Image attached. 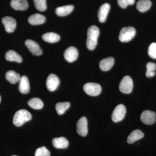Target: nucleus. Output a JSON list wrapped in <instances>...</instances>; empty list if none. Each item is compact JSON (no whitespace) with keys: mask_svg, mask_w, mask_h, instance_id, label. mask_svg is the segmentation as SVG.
<instances>
[{"mask_svg":"<svg viewBox=\"0 0 156 156\" xmlns=\"http://www.w3.org/2000/svg\"><path fill=\"white\" fill-rule=\"evenodd\" d=\"M136 34V30L134 27H124L120 31L119 39L122 42H129L133 39Z\"/></svg>","mask_w":156,"mask_h":156,"instance_id":"obj_3","label":"nucleus"},{"mask_svg":"<svg viewBox=\"0 0 156 156\" xmlns=\"http://www.w3.org/2000/svg\"><path fill=\"white\" fill-rule=\"evenodd\" d=\"M27 46L31 53L36 56H40L43 52L40 46L34 41L31 40H27L25 42Z\"/></svg>","mask_w":156,"mask_h":156,"instance_id":"obj_12","label":"nucleus"},{"mask_svg":"<svg viewBox=\"0 0 156 156\" xmlns=\"http://www.w3.org/2000/svg\"><path fill=\"white\" fill-rule=\"evenodd\" d=\"M32 119L30 113L25 109H21L16 112L13 117V124L17 127L22 126Z\"/></svg>","mask_w":156,"mask_h":156,"instance_id":"obj_2","label":"nucleus"},{"mask_svg":"<svg viewBox=\"0 0 156 156\" xmlns=\"http://www.w3.org/2000/svg\"><path fill=\"white\" fill-rule=\"evenodd\" d=\"M70 104L69 102H58L56 104V109L58 115L63 114L69 108Z\"/></svg>","mask_w":156,"mask_h":156,"instance_id":"obj_26","label":"nucleus"},{"mask_svg":"<svg viewBox=\"0 0 156 156\" xmlns=\"http://www.w3.org/2000/svg\"><path fill=\"white\" fill-rule=\"evenodd\" d=\"M59 83L60 81L58 76L54 74H51L48 76L46 81L47 89L50 92H53L58 88Z\"/></svg>","mask_w":156,"mask_h":156,"instance_id":"obj_7","label":"nucleus"},{"mask_svg":"<svg viewBox=\"0 0 156 156\" xmlns=\"http://www.w3.org/2000/svg\"><path fill=\"white\" fill-rule=\"evenodd\" d=\"M99 34L100 31L99 29L96 26H92L88 29L87 46L89 50H93L96 48Z\"/></svg>","mask_w":156,"mask_h":156,"instance_id":"obj_1","label":"nucleus"},{"mask_svg":"<svg viewBox=\"0 0 156 156\" xmlns=\"http://www.w3.org/2000/svg\"><path fill=\"white\" fill-rule=\"evenodd\" d=\"M147 77L151 78L155 75V70L156 69V64L152 62H148L147 64Z\"/></svg>","mask_w":156,"mask_h":156,"instance_id":"obj_27","label":"nucleus"},{"mask_svg":"<svg viewBox=\"0 0 156 156\" xmlns=\"http://www.w3.org/2000/svg\"><path fill=\"white\" fill-rule=\"evenodd\" d=\"M11 5L15 10L24 11L28 8V3L27 0H12Z\"/></svg>","mask_w":156,"mask_h":156,"instance_id":"obj_15","label":"nucleus"},{"mask_svg":"<svg viewBox=\"0 0 156 156\" xmlns=\"http://www.w3.org/2000/svg\"><path fill=\"white\" fill-rule=\"evenodd\" d=\"M126 109L122 104L118 105L115 108L112 115V120L115 122H121L126 116Z\"/></svg>","mask_w":156,"mask_h":156,"instance_id":"obj_6","label":"nucleus"},{"mask_svg":"<svg viewBox=\"0 0 156 156\" xmlns=\"http://www.w3.org/2000/svg\"><path fill=\"white\" fill-rule=\"evenodd\" d=\"M77 132L81 136H85L88 134V122L87 118L83 117L78 121L76 124Z\"/></svg>","mask_w":156,"mask_h":156,"instance_id":"obj_9","label":"nucleus"},{"mask_svg":"<svg viewBox=\"0 0 156 156\" xmlns=\"http://www.w3.org/2000/svg\"><path fill=\"white\" fill-rule=\"evenodd\" d=\"M6 60L10 62L20 63L22 62V58L17 52L14 50H10L8 51L5 54Z\"/></svg>","mask_w":156,"mask_h":156,"instance_id":"obj_21","label":"nucleus"},{"mask_svg":"<svg viewBox=\"0 0 156 156\" xmlns=\"http://www.w3.org/2000/svg\"><path fill=\"white\" fill-rule=\"evenodd\" d=\"M148 53L151 58L156 59V43H153L149 47Z\"/></svg>","mask_w":156,"mask_h":156,"instance_id":"obj_30","label":"nucleus"},{"mask_svg":"<svg viewBox=\"0 0 156 156\" xmlns=\"http://www.w3.org/2000/svg\"><path fill=\"white\" fill-rule=\"evenodd\" d=\"M83 89L87 94L92 96L99 95L101 91L100 85L96 83H87L84 85Z\"/></svg>","mask_w":156,"mask_h":156,"instance_id":"obj_5","label":"nucleus"},{"mask_svg":"<svg viewBox=\"0 0 156 156\" xmlns=\"http://www.w3.org/2000/svg\"><path fill=\"white\" fill-rule=\"evenodd\" d=\"M2 22L6 31L9 33L13 32L16 29L17 23L13 17L9 16L4 17L2 20Z\"/></svg>","mask_w":156,"mask_h":156,"instance_id":"obj_10","label":"nucleus"},{"mask_svg":"<svg viewBox=\"0 0 156 156\" xmlns=\"http://www.w3.org/2000/svg\"><path fill=\"white\" fill-rule=\"evenodd\" d=\"M46 17L42 14H35L29 17L28 22L33 25H40L46 21Z\"/></svg>","mask_w":156,"mask_h":156,"instance_id":"obj_16","label":"nucleus"},{"mask_svg":"<svg viewBox=\"0 0 156 156\" xmlns=\"http://www.w3.org/2000/svg\"><path fill=\"white\" fill-rule=\"evenodd\" d=\"M133 82L129 76H125L119 84V89L121 92L125 94L131 93L133 90Z\"/></svg>","mask_w":156,"mask_h":156,"instance_id":"obj_4","label":"nucleus"},{"mask_svg":"<svg viewBox=\"0 0 156 156\" xmlns=\"http://www.w3.org/2000/svg\"><path fill=\"white\" fill-rule=\"evenodd\" d=\"M42 39L48 43H54L58 42L60 40V37L58 34L55 33L49 32L43 34Z\"/></svg>","mask_w":156,"mask_h":156,"instance_id":"obj_22","label":"nucleus"},{"mask_svg":"<svg viewBox=\"0 0 156 156\" xmlns=\"http://www.w3.org/2000/svg\"><path fill=\"white\" fill-rule=\"evenodd\" d=\"M135 0H128V5H133L135 3Z\"/></svg>","mask_w":156,"mask_h":156,"instance_id":"obj_32","label":"nucleus"},{"mask_svg":"<svg viewBox=\"0 0 156 156\" xmlns=\"http://www.w3.org/2000/svg\"><path fill=\"white\" fill-rule=\"evenodd\" d=\"M1 99H2V98H1V95H0V103H1Z\"/></svg>","mask_w":156,"mask_h":156,"instance_id":"obj_33","label":"nucleus"},{"mask_svg":"<svg viewBox=\"0 0 156 156\" xmlns=\"http://www.w3.org/2000/svg\"><path fill=\"white\" fill-rule=\"evenodd\" d=\"M144 136V134L139 129L134 130L132 131L131 134H129L128 136V140L127 142L128 144H131L134 143L137 140H139L143 138Z\"/></svg>","mask_w":156,"mask_h":156,"instance_id":"obj_18","label":"nucleus"},{"mask_svg":"<svg viewBox=\"0 0 156 156\" xmlns=\"http://www.w3.org/2000/svg\"><path fill=\"white\" fill-rule=\"evenodd\" d=\"M28 104L29 106L34 109H41L44 107L43 101L38 98H34L29 100Z\"/></svg>","mask_w":156,"mask_h":156,"instance_id":"obj_25","label":"nucleus"},{"mask_svg":"<svg viewBox=\"0 0 156 156\" xmlns=\"http://www.w3.org/2000/svg\"><path fill=\"white\" fill-rule=\"evenodd\" d=\"M79 55L77 49L74 47L67 48L64 53V58L68 62H72L76 60Z\"/></svg>","mask_w":156,"mask_h":156,"instance_id":"obj_11","label":"nucleus"},{"mask_svg":"<svg viewBox=\"0 0 156 156\" xmlns=\"http://www.w3.org/2000/svg\"><path fill=\"white\" fill-rule=\"evenodd\" d=\"M117 1H118V5L122 9H126L129 5L128 0H117Z\"/></svg>","mask_w":156,"mask_h":156,"instance_id":"obj_31","label":"nucleus"},{"mask_svg":"<svg viewBox=\"0 0 156 156\" xmlns=\"http://www.w3.org/2000/svg\"><path fill=\"white\" fill-rule=\"evenodd\" d=\"M140 119L142 122L146 125H153L156 122V113L154 112L151 111H144L141 114Z\"/></svg>","mask_w":156,"mask_h":156,"instance_id":"obj_8","label":"nucleus"},{"mask_svg":"<svg viewBox=\"0 0 156 156\" xmlns=\"http://www.w3.org/2000/svg\"><path fill=\"white\" fill-rule=\"evenodd\" d=\"M16 156V155H13V156Z\"/></svg>","mask_w":156,"mask_h":156,"instance_id":"obj_34","label":"nucleus"},{"mask_svg":"<svg viewBox=\"0 0 156 156\" xmlns=\"http://www.w3.org/2000/svg\"><path fill=\"white\" fill-rule=\"evenodd\" d=\"M52 143L53 146L57 149L66 148L68 147L69 144L67 139L62 136L54 138Z\"/></svg>","mask_w":156,"mask_h":156,"instance_id":"obj_19","label":"nucleus"},{"mask_svg":"<svg viewBox=\"0 0 156 156\" xmlns=\"http://www.w3.org/2000/svg\"><path fill=\"white\" fill-rule=\"evenodd\" d=\"M114 58L112 57L104 58L99 63L100 69L103 71H107L112 68L114 64Z\"/></svg>","mask_w":156,"mask_h":156,"instance_id":"obj_17","label":"nucleus"},{"mask_svg":"<svg viewBox=\"0 0 156 156\" xmlns=\"http://www.w3.org/2000/svg\"><path fill=\"white\" fill-rule=\"evenodd\" d=\"M151 5L150 0H139L136 4V8L140 12H144L150 9Z\"/></svg>","mask_w":156,"mask_h":156,"instance_id":"obj_24","label":"nucleus"},{"mask_svg":"<svg viewBox=\"0 0 156 156\" xmlns=\"http://www.w3.org/2000/svg\"><path fill=\"white\" fill-rule=\"evenodd\" d=\"M19 90L22 94H27L30 90L29 81L26 76L21 77L19 81Z\"/></svg>","mask_w":156,"mask_h":156,"instance_id":"obj_14","label":"nucleus"},{"mask_svg":"<svg viewBox=\"0 0 156 156\" xmlns=\"http://www.w3.org/2000/svg\"><path fill=\"white\" fill-rule=\"evenodd\" d=\"M110 9V5L108 3H105L101 6L98 14V20L100 22H105Z\"/></svg>","mask_w":156,"mask_h":156,"instance_id":"obj_13","label":"nucleus"},{"mask_svg":"<svg viewBox=\"0 0 156 156\" xmlns=\"http://www.w3.org/2000/svg\"><path fill=\"white\" fill-rule=\"evenodd\" d=\"M73 9L74 6L73 5L61 6L56 8V13L58 16L64 17L71 13Z\"/></svg>","mask_w":156,"mask_h":156,"instance_id":"obj_20","label":"nucleus"},{"mask_svg":"<svg viewBox=\"0 0 156 156\" xmlns=\"http://www.w3.org/2000/svg\"><path fill=\"white\" fill-rule=\"evenodd\" d=\"M6 79L11 84H15L19 82L20 77L19 74L13 70H10L6 73Z\"/></svg>","mask_w":156,"mask_h":156,"instance_id":"obj_23","label":"nucleus"},{"mask_svg":"<svg viewBox=\"0 0 156 156\" xmlns=\"http://www.w3.org/2000/svg\"><path fill=\"white\" fill-rule=\"evenodd\" d=\"M34 2L36 8L38 11H46L47 8L46 0H34Z\"/></svg>","mask_w":156,"mask_h":156,"instance_id":"obj_28","label":"nucleus"},{"mask_svg":"<svg viewBox=\"0 0 156 156\" xmlns=\"http://www.w3.org/2000/svg\"><path fill=\"white\" fill-rule=\"evenodd\" d=\"M35 156H50V153L47 148L42 147L36 151Z\"/></svg>","mask_w":156,"mask_h":156,"instance_id":"obj_29","label":"nucleus"}]
</instances>
